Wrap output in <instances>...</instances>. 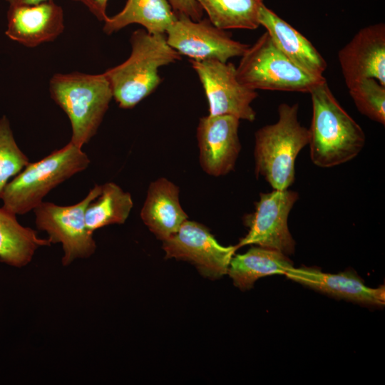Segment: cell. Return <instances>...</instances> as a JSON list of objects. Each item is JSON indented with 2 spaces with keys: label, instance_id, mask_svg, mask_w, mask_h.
Segmentation results:
<instances>
[{
  "label": "cell",
  "instance_id": "1",
  "mask_svg": "<svg viewBox=\"0 0 385 385\" xmlns=\"http://www.w3.org/2000/svg\"><path fill=\"white\" fill-rule=\"evenodd\" d=\"M309 94L312 118L308 144L312 163L332 168L354 158L365 145L362 128L341 106L326 80Z\"/></svg>",
  "mask_w": 385,
  "mask_h": 385
},
{
  "label": "cell",
  "instance_id": "2",
  "mask_svg": "<svg viewBox=\"0 0 385 385\" xmlns=\"http://www.w3.org/2000/svg\"><path fill=\"white\" fill-rule=\"evenodd\" d=\"M130 43V56L103 73L113 98L124 109L135 107L158 88L162 81L160 67L182 58L167 43L165 34H151L145 29H137L131 34Z\"/></svg>",
  "mask_w": 385,
  "mask_h": 385
},
{
  "label": "cell",
  "instance_id": "3",
  "mask_svg": "<svg viewBox=\"0 0 385 385\" xmlns=\"http://www.w3.org/2000/svg\"><path fill=\"white\" fill-rule=\"evenodd\" d=\"M298 111L297 103H282L277 121L255 133V172L273 190H287L294 183L296 158L309 143V129L300 124Z\"/></svg>",
  "mask_w": 385,
  "mask_h": 385
},
{
  "label": "cell",
  "instance_id": "4",
  "mask_svg": "<svg viewBox=\"0 0 385 385\" xmlns=\"http://www.w3.org/2000/svg\"><path fill=\"white\" fill-rule=\"evenodd\" d=\"M49 92L70 120V141L82 148L96 134L113 98L108 81L103 73H56L50 80Z\"/></svg>",
  "mask_w": 385,
  "mask_h": 385
},
{
  "label": "cell",
  "instance_id": "5",
  "mask_svg": "<svg viewBox=\"0 0 385 385\" xmlns=\"http://www.w3.org/2000/svg\"><path fill=\"white\" fill-rule=\"evenodd\" d=\"M90 164L88 155L71 141L38 161L29 163L6 185L3 207L15 215L34 210L53 188Z\"/></svg>",
  "mask_w": 385,
  "mask_h": 385
},
{
  "label": "cell",
  "instance_id": "6",
  "mask_svg": "<svg viewBox=\"0 0 385 385\" xmlns=\"http://www.w3.org/2000/svg\"><path fill=\"white\" fill-rule=\"evenodd\" d=\"M237 80L252 90L309 93L325 81L292 62L274 45L267 31L240 56Z\"/></svg>",
  "mask_w": 385,
  "mask_h": 385
},
{
  "label": "cell",
  "instance_id": "7",
  "mask_svg": "<svg viewBox=\"0 0 385 385\" xmlns=\"http://www.w3.org/2000/svg\"><path fill=\"white\" fill-rule=\"evenodd\" d=\"M101 192V185H95L74 205L62 206L43 201L34 210L36 227L47 232L51 243H61L63 265L78 258L89 257L95 252L96 245L86 227L85 212Z\"/></svg>",
  "mask_w": 385,
  "mask_h": 385
},
{
  "label": "cell",
  "instance_id": "8",
  "mask_svg": "<svg viewBox=\"0 0 385 385\" xmlns=\"http://www.w3.org/2000/svg\"><path fill=\"white\" fill-rule=\"evenodd\" d=\"M190 61L207 97L209 115H229L251 122L255 119L251 104L257 93L240 83L232 63L213 59Z\"/></svg>",
  "mask_w": 385,
  "mask_h": 385
},
{
  "label": "cell",
  "instance_id": "9",
  "mask_svg": "<svg viewBox=\"0 0 385 385\" xmlns=\"http://www.w3.org/2000/svg\"><path fill=\"white\" fill-rule=\"evenodd\" d=\"M298 197L297 192L288 189L260 193L255 211L245 219L249 230L236 245L237 248L257 245L286 255L294 253L295 242L289 230L287 220Z\"/></svg>",
  "mask_w": 385,
  "mask_h": 385
},
{
  "label": "cell",
  "instance_id": "10",
  "mask_svg": "<svg viewBox=\"0 0 385 385\" xmlns=\"http://www.w3.org/2000/svg\"><path fill=\"white\" fill-rule=\"evenodd\" d=\"M165 36L173 48L195 61L227 62L231 58L241 56L249 47L232 38L230 34L216 27L207 18L193 21L183 14H176Z\"/></svg>",
  "mask_w": 385,
  "mask_h": 385
},
{
  "label": "cell",
  "instance_id": "11",
  "mask_svg": "<svg viewBox=\"0 0 385 385\" xmlns=\"http://www.w3.org/2000/svg\"><path fill=\"white\" fill-rule=\"evenodd\" d=\"M163 242L166 258L190 262L203 276L212 279L227 274L230 261L238 249L236 245H221L205 226L188 220Z\"/></svg>",
  "mask_w": 385,
  "mask_h": 385
},
{
  "label": "cell",
  "instance_id": "12",
  "mask_svg": "<svg viewBox=\"0 0 385 385\" xmlns=\"http://www.w3.org/2000/svg\"><path fill=\"white\" fill-rule=\"evenodd\" d=\"M240 119L229 115L202 117L197 128L199 160L202 170L222 176L234 169L241 145Z\"/></svg>",
  "mask_w": 385,
  "mask_h": 385
},
{
  "label": "cell",
  "instance_id": "13",
  "mask_svg": "<svg viewBox=\"0 0 385 385\" xmlns=\"http://www.w3.org/2000/svg\"><path fill=\"white\" fill-rule=\"evenodd\" d=\"M347 88L362 78H374L385 86V24L360 29L338 52Z\"/></svg>",
  "mask_w": 385,
  "mask_h": 385
},
{
  "label": "cell",
  "instance_id": "14",
  "mask_svg": "<svg viewBox=\"0 0 385 385\" xmlns=\"http://www.w3.org/2000/svg\"><path fill=\"white\" fill-rule=\"evenodd\" d=\"M63 29V11L53 0L10 5L7 11L6 36L27 47L53 41Z\"/></svg>",
  "mask_w": 385,
  "mask_h": 385
},
{
  "label": "cell",
  "instance_id": "15",
  "mask_svg": "<svg viewBox=\"0 0 385 385\" xmlns=\"http://www.w3.org/2000/svg\"><path fill=\"white\" fill-rule=\"evenodd\" d=\"M284 275L298 283L332 297L375 307L385 304V287L371 288L355 273L346 271L338 274L322 272L312 267H291Z\"/></svg>",
  "mask_w": 385,
  "mask_h": 385
},
{
  "label": "cell",
  "instance_id": "16",
  "mask_svg": "<svg viewBox=\"0 0 385 385\" xmlns=\"http://www.w3.org/2000/svg\"><path fill=\"white\" fill-rule=\"evenodd\" d=\"M260 24L266 29L277 48L307 73L324 77L327 64L312 43L264 4L259 11Z\"/></svg>",
  "mask_w": 385,
  "mask_h": 385
},
{
  "label": "cell",
  "instance_id": "17",
  "mask_svg": "<svg viewBox=\"0 0 385 385\" xmlns=\"http://www.w3.org/2000/svg\"><path fill=\"white\" fill-rule=\"evenodd\" d=\"M149 230L162 241L167 240L187 220L179 200V188L165 178L150 183L140 211Z\"/></svg>",
  "mask_w": 385,
  "mask_h": 385
},
{
  "label": "cell",
  "instance_id": "18",
  "mask_svg": "<svg viewBox=\"0 0 385 385\" xmlns=\"http://www.w3.org/2000/svg\"><path fill=\"white\" fill-rule=\"evenodd\" d=\"M176 19L168 0H127L123 9L104 21L103 31L111 34L138 24L151 34H165Z\"/></svg>",
  "mask_w": 385,
  "mask_h": 385
},
{
  "label": "cell",
  "instance_id": "19",
  "mask_svg": "<svg viewBox=\"0 0 385 385\" xmlns=\"http://www.w3.org/2000/svg\"><path fill=\"white\" fill-rule=\"evenodd\" d=\"M293 267L286 255L269 248L252 247L244 254L232 257L227 274L234 284L242 291L251 289L260 277L284 274Z\"/></svg>",
  "mask_w": 385,
  "mask_h": 385
},
{
  "label": "cell",
  "instance_id": "20",
  "mask_svg": "<svg viewBox=\"0 0 385 385\" xmlns=\"http://www.w3.org/2000/svg\"><path fill=\"white\" fill-rule=\"evenodd\" d=\"M48 239H42L36 231L21 225L16 215L0 208V262L15 267L29 264L40 247L49 246Z\"/></svg>",
  "mask_w": 385,
  "mask_h": 385
},
{
  "label": "cell",
  "instance_id": "21",
  "mask_svg": "<svg viewBox=\"0 0 385 385\" xmlns=\"http://www.w3.org/2000/svg\"><path fill=\"white\" fill-rule=\"evenodd\" d=\"M133 202L129 192L108 182L101 185L100 195L87 206L86 227L91 233L103 227L123 224L128 217Z\"/></svg>",
  "mask_w": 385,
  "mask_h": 385
},
{
  "label": "cell",
  "instance_id": "22",
  "mask_svg": "<svg viewBox=\"0 0 385 385\" xmlns=\"http://www.w3.org/2000/svg\"><path fill=\"white\" fill-rule=\"evenodd\" d=\"M207 19L216 27L223 29H257L259 11L263 0H197Z\"/></svg>",
  "mask_w": 385,
  "mask_h": 385
},
{
  "label": "cell",
  "instance_id": "23",
  "mask_svg": "<svg viewBox=\"0 0 385 385\" xmlns=\"http://www.w3.org/2000/svg\"><path fill=\"white\" fill-rule=\"evenodd\" d=\"M348 90L361 113L385 124V86L374 78H367L354 82Z\"/></svg>",
  "mask_w": 385,
  "mask_h": 385
},
{
  "label": "cell",
  "instance_id": "24",
  "mask_svg": "<svg viewBox=\"0 0 385 385\" xmlns=\"http://www.w3.org/2000/svg\"><path fill=\"white\" fill-rule=\"evenodd\" d=\"M29 163L28 157L18 146L8 118H0V199L9 179Z\"/></svg>",
  "mask_w": 385,
  "mask_h": 385
},
{
  "label": "cell",
  "instance_id": "25",
  "mask_svg": "<svg viewBox=\"0 0 385 385\" xmlns=\"http://www.w3.org/2000/svg\"><path fill=\"white\" fill-rule=\"evenodd\" d=\"M176 14H183L193 21L202 19L204 11L197 0H168Z\"/></svg>",
  "mask_w": 385,
  "mask_h": 385
},
{
  "label": "cell",
  "instance_id": "26",
  "mask_svg": "<svg viewBox=\"0 0 385 385\" xmlns=\"http://www.w3.org/2000/svg\"><path fill=\"white\" fill-rule=\"evenodd\" d=\"M83 4L98 20L105 21L108 18L106 9L108 0H73Z\"/></svg>",
  "mask_w": 385,
  "mask_h": 385
},
{
  "label": "cell",
  "instance_id": "27",
  "mask_svg": "<svg viewBox=\"0 0 385 385\" xmlns=\"http://www.w3.org/2000/svg\"><path fill=\"white\" fill-rule=\"evenodd\" d=\"M9 5H31L43 2L48 0H6Z\"/></svg>",
  "mask_w": 385,
  "mask_h": 385
}]
</instances>
